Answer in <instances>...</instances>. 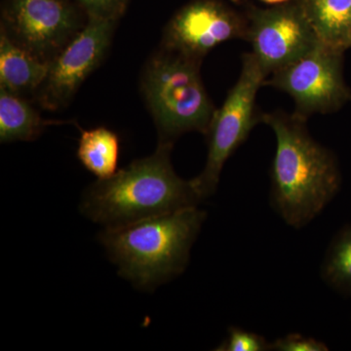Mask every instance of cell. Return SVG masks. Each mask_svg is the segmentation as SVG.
I'll return each mask as SVG.
<instances>
[{"label": "cell", "instance_id": "18", "mask_svg": "<svg viewBox=\"0 0 351 351\" xmlns=\"http://www.w3.org/2000/svg\"><path fill=\"white\" fill-rule=\"evenodd\" d=\"M89 12V17L117 20L123 10L125 0H77Z\"/></svg>", "mask_w": 351, "mask_h": 351}, {"label": "cell", "instance_id": "14", "mask_svg": "<svg viewBox=\"0 0 351 351\" xmlns=\"http://www.w3.org/2000/svg\"><path fill=\"white\" fill-rule=\"evenodd\" d=\"M119 154L120 141L114 132L106 127L82 132L78 159L99 180L108 179L117 172Z\"/></svg>", "mask_w": 351, "mask_h": 351}, {"label": "cell", "instance_id": "3", "mask_svg": "<svg viewBox=\"0 0 351 351\" xmlns=\"http://www.w3.org/2000/svg\"><path fill=\"white\" fill-rule=\"evenodd\" d=\"M206 212L197 207L106 228L100 241L120 276L138 288L152 290L180 276Z\"/></svg>", "mask_w": 351, "mask_h": 351}, {"label": "cell", "instance_id": "4", "mask_svg": "<svg viewBox=\"0 0 351 351\" xmlns=\"http://www.w3.org/2000/svg\"><path fill=\"white\" fill-rule=\"evenodd\" d=\"M199 60L162 48L145 66L142 90L159 134L174 144L186 132L206 134L215 108L200 75Z\"/></svg>", "mask_w": 351, "mask_h": 351}, {"label": "cell", "instance_id": "16", "mask_svg": "<svg viewBox=\"0 0 351 351\" xmlns=\"http://www.w3.org/2000/svg\"><path fill=\"white\" fill-rule=\"evenodd\" d=\"M217 351H265L271 350V343L256 332L246 331L239 327H230L228 337Z\"/></svg>", "mask_w": 351, "mask_h": 351}, {"label": "cell", "instance_id": "8", "mask_svg": "<svg viewBox=\"0 0 351 351\" xmlns=\"http://www.w3.org/2000/svg\"><path fill=\"white\" fill-rule=\"evenodd\" d=\"M245 40L251 44L252 54L269 75L321 43L302 4L255 14L248 23Z\"/></svg>", "mask_w": 351, "mask_h": 351}, {"label": "cell", "instance_id": "6", "mask_svg": "<svg viewBox=\"0 0 351 351\" xmlns=\"http://www.w3.org/2000/svg\"><path fill=\"white\" fill-rule=\"evenodd\" d=\"M343 53L320 43L297 61L272 73L265 86L290 95L295 104L294 114L302 119L315 113L335 112L351 99L343 80Z\"/></svg>", "mask_w": 351, "mask_h": 351}, {"label": "cell", "instance_id": "19", "mask_svg": "<svg viewBox=\"0 0 351 351\" xmlns=\"http://www.w3.org/2000/svg\"><path fill=\"white\" fill-rule=\"evenodd\" d=\"M267 3H280V2L286 1V0H263Z\"/></svg>", "mask_w": 351, "mask_h": 351}, {"label": "cell", "instance_id": "20", "mask_svg": "<svg viewBox=\"0 0 351 351\" xmlns=\"http://www.w3.org/2000/svg\"><path fill=\"white\" fill-rule=\"evenodd\" d=\"M233 1H237V0H233Z\"/></svg>", "mask_w": 351, "mask_h": 351}, {"label": "cell", "instance_id": "13", "mask_svg": "<svg viewBox=\"0 0 351 351\" xmlns=\"http://www.w3.org/2000/svg\"><path fill=\"white\" fill-rule=\"evenodd\" d=\"M45 121L34 108L18 94L0 89V142H29L36 140L46 126Z\"/></svg>", "mask_w": 351, "mask_h": 351}, {"label": "cell", "instance_id": "1", "mask_svg": "<svg viewBox=\"0 0 351 351\" xmlns=\"http://www.w3.org/2000/svg\"><path fill=\"white\" fill-rule=\"evenodd\" d=\"M306 119L283 112L263 113L274 131L270 201L276 213L295 228L306 226L339 191L341 175L329 149L309 135Z\"/></svg>", "mask_w": 351, "mask_h": 351}, {"label": "cell", "instance_id": "11", "mask_svg": "<svg viewBox=\"0 0 351 351\" xmlns=\"http://www.w3.org/2000/svg\"><path fill=\"white\" fill-rule=\"evenodd\" d=\"M50 62L25 49L2 29L0 34V85L19 94L39 89L49 73Z\"/></svg>", "mask_w": 351, "mask_h": 351}, {"label": "cell", "instance_id": "5", "mask_svg": "<svg viewBox=\"0 0 351 351\" xmlns=\"http://www.w3.org/2000/svg\"><path fill=\"white\" fill-rule=\"evenodd\" d=\"M269 75L251 52L243 55L239 80L230 90L223 106L215 110L207 136L208 154L204 169L191 180L201 199L216 191L228 159L248 138L263 113L258 112L256 98Z\"/></svg>", "mask_w": 351, "mask_h": 351}, {"label": "cell", "instance_id": "10", "mask_svg": "<svg viewBox=\"0 0 351 351\" xmlns=\"http://www.w3.org/2000/svg\"><path fill=\"white\" fill-rule=\"evenodd\" d=\"M9 22L14 40L48 62L80 32L77 18L61 0H17Z\"/></svg>", "mask_w": 351, "mask_h": 351}, {"label": "cell", "instance_id": "9", "mask_svg": "<svg viewBox=\"0 0 351 351\" xmlns=\"http://www.w3.org/2000/svg\"><path fill=\"white\" fill-rule=\"evenodd\" d=\"M248 23L226 7L200 0L184 7L164 32V49L201 60L221 44L246 38Z\"/></svg>", "mask_w": 351, "mask_h": 351}, {"label": "cell", "instance_id": "7", "mask_svg": "<svg viewBox=\"0 0 351 351\" xmlns=\"http://www.w3.org/2000/svg\"><path fill=\"white\" fill-rule=\"evenodd\" d=\"M114 25V19L89 17L82 29L50 62L49 73L39 88L43 108L58 110L69 103L105 58Z\"/></svg>", "mask_w": 351, "mask_h": 351}, {"label": "cell", "instance_id": "2", "mask_svg": "<svg viewBox=\"0 0 351 351\" xmlns=\"http://www.w3.org/2000/svg\"><path fill=\"white\" fill-rule=\"evenodd\" d=\"M172 147L169 143H159L151 156L92 184L83 195V215L110 228L197 207L202 199L193 182L181 179L173 169Z\"/></svg>", "mask_w": 351, "mask_h": 351}, {"label": "cell", "instance_id": "12", "mask_svg": "<svg viewBox=\"0 0 351 351\" xmlns=\"http://www.w3.org/2000/svg\"><path fill=\"white\" fill-rule=\"evenodd\" d=\"M302 6L321 43L350 49L351 0H304Z\"/></svg>", "mask_w": 351, "mask_h": 351}, {"label": "cell", "instance_id": "17", "mask_svg": "<svg viewBox=\"0 0 351 351\" xmlns=\"http://www.w3.org/2000/svg\"><path fill=\"white\" fill-rule=\"evenodd\" d=\"M271 350L277 351H327L328 348L322 341L300 334H290L284 338L277 339L271 343Z\"/></svg>", "mask_w": 351, "mask_h": 351}, {"label": "cell", "instance_id": "15", "mask_svg": "<svg viewBox=\"0 0 351 351\" xmlns=\"http://www.w3.org/2000/svg\"><path fill=\"white\" fill-rule=\"evenodd\" d=\"M321 274L332 288L351 295V226H346L332 239Z\"/></svg>", "mask_w": 351, "mask_h": 351}]
</instances>
